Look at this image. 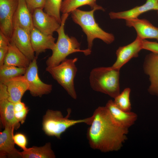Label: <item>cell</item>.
I'll return each mask as SVG.
<instances>
[{
	"instance_id": "1",
	"label": "cell",
	"mask_w": 158,
	"mask_h": 158,
	"mask_svg": "<svg viewBox=\"0 0 158 158\" xmlns=\"http://www.w3.org/2000/svg\"><path fill=\"white\" fill-rule=\"evenodd\" d=\"M92 116L87 133L90 147L103 152L119 150L127 139L128 128L117 121L105 106L98 107Z\"/></svg>"
},
{
	"instance_id": "2",
	"label": "cell",
	"mask_w": 158,
	"mask_h": 158,
	"mask_svg": "<svg viewBox=\"0 0 158 158\" xmlns=\"http://www.w3.org/2000/svg\"><path fill=\"white\" fill-rule=\"evenodd\" d=\"M69 13L63 14L61 22L59 28L57 30L58 38L51 55L47 60V67H53L59 64L71 54L76 52H82L87 56L91 54V49L87 48L80 49V44L74 37H69L64 32V25Z\"/></svg>"
},
{
	"instance_id": "3",
	"label": "cell",
	"mask_w": 158,
	"mask_h": 158,
	"mask_svg": "<svg viewBox=\"0 0 158 158\" xmlns=\"http://www.w3.org/2000/svg\"><path fill=\"white\" fill-rule=\"evenodd\" d=\"M97 10H100L95 8L90 11H84L77 8L71 12L73 21L80 26L86 35L88 48L91 49L95 39H100L107 44L112 43L115 39L113 34L104 31L95 21L94 14Z\"/></svg>"
},
{
	"instance_id": "4",
	"label": "cell",
	"mask_w": 158,
	"mask_h": 158,
	"mask_svg": "<svg viewBox=\"0 0 158 158\" xmlns=\"http://www.w3.org/2000/svg\"><path fill=\"white\" fill-rule=\"evenodd\" d=\"M120 70L112 66L93 68L89 76L91 87L114 99L120 93Z\"/></svg>"
},
{
	"instance_id": "5",
	"label": "cell",
	"mask_w": 158,
	"mask_h": 158,
	"mask_svg": "<svg viewBox=\"0 0 158 158\" xmlns=\"http://www.w3.org/2000/svg\"><path fill=\"white\" fill-rule=\"evenodd\" d=\"M67 114L64 117L61 112L58 110L48 109L43 117L42 129L49 136H55L60 139L62 133L68 128L77 124L84 123L90 125L93 119V116L78 120L69 119L71 109H67Z\"/></svg>"
},
{
	"instance_id": "6",
	"label": "cell",
	"mask_w": 158,
	"mask_h": 158,
	"mask_svg": "<svg viewBox=\"0 0 158 158\" xmlns=\"http://www.w3.org/2000/svg\"><path fill=\"white\" fill-rule=\"evenodd\" d=\"M77 60V58H66L59 65L53 67H47L46 68V71L53 79L75 99L77 98V95L74 87V79L77 71L75 64Z\"/></svg>"
},
{
	"instance_id": "7",
	"label": "cell",
	"mask_w": 158,
	"mask_h": 158,
	"mask_svg": "<svg viewBox=\"0 0 158 158\" xmlns=\"http://www.w3.org/2000/svg\"><path fill=\"white\" fill-rule=\"evenodd\" d=\"M37 58L35 56L23 75L28 83V90L31 95L34 97H41L43 95L50 93L52 90V86L44 83L40 78L37 64Z\"/></svg>"
},
{
	"instance_id": "8",
	"label": "cell",
	"mask_w": 158,
	"mask_h": 158,
	"mask_svg": "<svg viewBox=\"0 0 158 158\" xmlns=\"http://www.w3.org/2000/svg\"><path fill=\"white\" fill-rule=\"evenodd\" d=\"M18 0H0V31L10 40L13 30V18Z\"/></svg>"
},
{
	"instance_id": "9",
	"label": "cell",
	"mask_w": 158,
	"mask_h": 158,
	"mask_svg": "<svg viewBox=\"0 0 158 158\" xmlns=\"http://www.w3.org/2000/svg\"><path fill=\"white\" fill-rule=\"evenodd\" d=\"M34 26L42 33L53 35L60 26L53 16L45 12L41 8H37L32 13Z\"/></svg>"
},
{
	"instance_id": "10",
	"label": "cell",
	"mask_w": 158,
	"mask_h": 158,
	"mask_svg": "<svg viewBox=\"0 0 158 158\" xmlns=\"http://www.w3.org/2000/svg\"><path fill=\"white\" fill-rule=\"evenodd\" d=\"M142 40L137 36L131 43L119 47L116 53V60L112 66L120 69L132 58L138 57L139 52L143 49Z\"/></svg>"
},
{
	"instance_id": "11",
	"label": "cell",
	"mask_w": 158,
	"mask_h": 158,
	"mask_svg": "<svg viewBox=\"0 0 158 158\" xmlns=\"http://www.w3.org/2000/svg\"><path fill=\"white\" fill-rule=\"evenodd\" d=\"M143 69L145 73L149 77L150 85L149 92L158 97V53L152 52L146 56Z\"/></svg>"
},
{
	"instance_id": "12",
	"label": "cell",
	"mask_w": 158,
	"mask_h": 158,
	"mask_svg": "<svg viewBox=\"0 0 158 158\" xmlns=\"http://www.w3.org/2000/svg\"><path fill=\"white\" fill-rule=\"evenodd\" d=\"M10 41L31 61L35 58V52L32 49L30 35L24 30L17 25L13 26V32Z\"/></svg>"
},
{
	"instance_id": "13",
	"label": "cell",
	"mask_w": 158,
	"mask_h": 158,
	"mask_svg": "<svg viewBox=\"0 0 158 158\" xmlns=\"http://www.w3.org/2000/svg\"><path fill=\"white\" fill-rule=\"evenodd\" d=\"M30 37L32 49L36 56L47 49L52 50L54 48L55 38L51 35L44 34L34 27L31 31Z\"/></svg>"
},
{
	"instance_id": "14",
	"label": "cell",
	"mask_w": 158,
	"mask_h": 158,
	"mask_svg": "<svg viewBox=\"0 0 158 158\" xmlns=\"http://www.w3.org/2000/svg\"><path fill=\"white\" fill-rule=\"evenodd\" d=\"M125 20L126 25L133 28L136 32L137 36L142 40L150 39L158 40V28L148 20L138 18Z\"/></svg>"
},
{
	"instance_id": "15",
	"label": "cell",
	"mask_w": 158,
	"mask_h": 158,
	"mask_svg": "<svg viewBox=\"0 0 158 158\" xmlns=\"http://www.w3.org/2000/svg\"><path fill=\"white\" fill-rule=\"evenodd\" d=\"M2 83L6 87L8 100L14 103L20 101L24 93L28 90V85L24 75L12 78Z\"/></svg>"
},
{
	"instance_id": "16",
	"label": "cell",
	"mask_w": 158,
	"mask_h": 158,
	"mask_svg": "<svg viewBox=\"0 0 158 158\" xmlns=\"http://www.w3.org/2000/svg\"><path fill=\"white\" fill-rule=\"evenodd\" d=\"M152 10L158 11V0H147L143 4L130 9L119 12H111L109 15L111 19L125 20L138 18L141 14Z\"/></svg>"
},
{
	"instance_id": "17",
	"label": "cell",
	"mask_w": 158,
	"mask_h": 158,
	"mask_svg": "<svg viewBox=\"0 0 158 158\" xmlns=\"http://www.w3.org/2000/svg\"><path fill=\"white\" fill-rule=\"evenodd\" d=\"M13 26L17 25L26 31L29 35L34 28L32 15L25 0H18V6L14 15Z\"/></svg>"
},
{
	"instance_id": "18",
	"label": "cell",
	"mask_w": 158,
	"mask_h": 158,
	"mask_svg": "<svg viewBox=\"0 0 158 158\" xmlns=\"http://www.w3.org/2000/svg\"><path fill=\"white\" fill-rule=\"evenodd\" d=\"M13 127H6L0 134V157L6 156L10 157H21L20 152L15 147Z\"/></svg>"
},
{
	"instance_id": "19",
	"label": "cell",
	"mask_w": 158,
	"mask_h": 158,
	"mask_svg": "<svg viewBox=\"0 0 158 158\" xmlns=\"http://www.w3.org/2000/svg\"><path fill=\"white\" fill-rule=\"evenodd\" d=\"M8 98V97H0L1 120L4 128L11 127L17 129L20 124L15 117L14 103L9 101Z\"/></svg>"
},
{
	"instance_id": "20",
	"label": "cell",
	"mask_w": 158,
	"mask_h": 158,
	"mask_svg": "<svg viewBox=\"0 0 158 158\" xmlns=\"http://www.w3.org/2000/svg\"><path fill=\"white\" fill-rule=\"evenodd\" d=\"M105 106L114 119L125 128H129L134 124L137 119L138 116L136 113L121 109L112 100H109Z\"/></svg>"
},
{
	"instance_id": "21",
	"label": "cell",
	"mask_w": 158,
	"mask_h": 158,
	"mask_svg": "<svg viewBox=\"0 0 158 158\" xmlns=\"http://www.w3.org/2000/svg\"><path fill=\"white\" fill-rule=\"evenodd\" d=\"M31 61L12 42L10 41L4 65L27 68Z\"/></svg>"
},
{
	"instance_id": "22",
	"label": "cell",
	"mask_w": 158,
	"mask_h": 158,
	"mask_svg": "<svg viewBox=\"0 0 158 158\" xmlns=\"http://www.w3.org/2000/svg\"><path fill=\"white\" fill-rule=\"evenodd\" d=\"M21 157L23 158H55V155L51 149L50 142L40 147L33 146L25 150L20 152Z\"/></svg>"
},
{
	"instance_id": "23",
	"label": "cell",
	"mask_w": 158,
	"mask_h": 158,
	"mask_svg": "<svg viewBox=\"0 0 158 158\" xmlns=\"http://www.w3.org/2000/svg\"><path fill=\"white\" fill-rule=\"evenodd\" d=\"M96 0H63L61 8V12L63 14L71 13L78 7L85 5L89 6L92 9L97 8L100 10L105 11L102 6L97 5Z\"/></svg>"
},
{
	"instance_id": "24",
	"label": "cell",
	"mask_w": 158,
	"mask_h": 158,
	"mask_svg": "<svg viewBox=\"0 0 158 158\" xmlns=\"http://www.w3.org/2000/svg\"><path fill=\"white\" fill-rule=\"evenodd\" d=\"M27 68L4 65L0 66V83L12 78L23 75Z\"/></svg>"
},
{
	"instance_id": "25",
	"label": "cell",
	"mask_w": 158,
	"mask_h": 158,
	"mask_svg": "<svg viewBox=\"0 0 158 158\" xmlns=\"http://www.w3.org/2000/svg\"><path fill=\"white\" fill-rule=\"evenodd\" d=\"M130 89L126 88L114 98V102L120 109L125 111H130L131 104L130 99Z\"/></svg>"
},
{
	"instance_id": "26",
	"label": "cell",
	"mask_w": 158,
	"mask_h": 158,
	"mask_svg": "<svg viewBox=\"0 0 158 158\" xmlns=\"http://www.w3.org/2000/svg\"><path fill=\"white\" fill-rule=\"evenodd\" d=\"M63 0H45L44 11L54 17L61 24V22L60 12Z\"/></svg>"
},
{
	"instance_id": "27",
	"label": "cell",
	"mask_w": 158,
	"mask_h": 158,
	"mask_svg": "<svg viewBox=\"0 0 158 158\" xmlns=\"http://www.w3.org/2000/svg\"><path fill=\"white\" fill-rule=\"evenodd\" d=\"M13 138L15 144L23 150H25L27 149L26 147L27 139L25 135L21 133H18L13 135Z\"/></svg>"
},
{
	"instance_id": "28",
	"label": "cell",
	"mask_w": 158,
	"mask_h": 158,
	"mask_svg": "<svg viewBox=\"0 0 158 158\" xmlns=\"http://www.w3.org/2000/svg\"><path fill=\"white\" fill-rule=\"evenodd\" d=\"M27 6L31 13L37 8H44L45 0H25Z\"/></svg>"
},
{
	"instance_id": "29",
	"label": "cell",
	"mask_w": 158,
	"mask_h": 158,
	"mask_svg": "<svg viewBox=\"0 0 158 158\" xmlns=\"http://www.w3.org/2000/svg\"><path fill=\"white\" fill-rule=\"evenodd\" d=\"M143 49L150 51L152 52L158 53V43L151 42L146 40H142Z\"/></svg>"
},
{
	"instance_id": "30",
	"label": "cell",
	"mask_w": 158,
	"mask_h": 158,
	"mask_svg": "<svg viewBox=\"0 0 158 158\" xmlns=\"http://www.w3.org/2000/svg\"><path fill=\"white\" fill-rule=\"evenodd\" d=\"M28 111L27 107L20 111L15 112V116L16 119L21 124L25 122V121Z\"/></svg>"
},
{
	"instance_id": "31",
	"label": "cell",
	"mask_w": 158,
	"mask_h": 158,
	"mask_svg": "<svg viewBox=\"0 0 158 158\" xmlns=\"http://www.w3.org/2000/svg\"><path fill=\"white\" fill-rule=\"evenodd\" d=\"M10 42V40L0 31V47L8 46Z\"/></svg>"
},
{
	"instance_id": "32",
	"label": "cell",
	"mask_w": 158,
	"mask_h": 158,
	"mask_svg": "<svg viewBox=\"0 0 158 158\" xmlns=\"http://www.w3.org/2000/svg\"><path fill=\"white\" fill-rule=\"evenodd\" d=\"M8 46L0 47V66L4 64V60L8 51Z\"/></svg>"
},
{
	"instance_id": "33",
	"label": "cell",
	"mask_w": 158,
	"mask_h": 158,
	"mask_svg": "<svg viewBox=\"0 0 158 158\" xmlns=\"http://www.w3.org/2000/svg\"><path fill=\"white\" fill-rule=\"evenodd\" d=\"M27 107L23 102L20 101L14 103V110L15 112L20 111L23 110Z\"/></svg>"
},
{
	"instance_id": "34",
	"label": "cell",
	"mask_w": 158,
	"mask_h": 158,
	"mask_svg": "<svg viewBox=\"0 0 158 158\" xmlns=\"http://www.w3.org/2000/svg\"><path fill=\"white\" fill-rule=\"evenodd\" d=\"M157 15H158V11H157Z\"/></svg>"
}]
</instances>
